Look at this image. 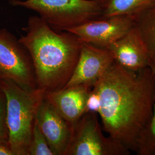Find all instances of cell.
Segmentation results:
<instances>
[{"instance_id":"6da1fadb","label":"cell","mask_w":155,"mask_h":155,"mask_svg":"<svg viewBox=\"0 0 155 155\" xmlns=\"http://www.w3.org/2000/svg\"><path fill=\"white\" fill-rule=\"evenodd\" d=\"M92 89L99 97L104 130L136 152L155 105V76L150 68L134 71L114 61Z\"/></svg>"},{"instance_id":"7a4b0ae2","label":"cell","mask_w":155,"mask_h":155,"mask_svg":"<svg viewBox=\"0 0 155 155\" xmlns=\"http://www.w3.org/2000/svg\"><path fill=\"white\" fill-rule=\"evenodd\" d=\"M19 41L31 55L39 89L45 93L63 89L72 75L82 43L68 31H57L40 17L28 19Z\"/></svg>"},{"instance_id":"3957f363","label":"cell","mask_w":155,"mask_h":155,"mask_svg":"<svg viewBox=\"0 0 155 155\" xmlns=\"http://www.w3.org/2000/svg\"><path fill=\"white\" fill-rule=\"evenodd\" d=\"M0 90L5 97L8 145L13 155H28L36 112L45 90L22 89L4 78L0 79Z\"/></svg>"},{"instance_id":"277c9868","label":"cell","mask_w":155,"mask_h":155,"mask_svg":"<svg viewBox=\"0 0 155 155\" xmlns=\"http://www.w3.org/2000/svg\"><path fill=\"white\" fill-rule=\"evenodd\" d=\"M12 5L36 12L57 31L102 17L104 5L97 0H10Z\"/></svg>"},{"instance_id":"5b68a950","label":"cell","mask_w":155,"mask_h":155,"mask_svg":"<svg viewBox=\"0 0 155 155\" xmlns=\"http://www.w3.org/2000/svg\"><path fill=\"white\" fill-rule=\"evenodd\" d=\"M122 143L102 133L97 113L86 112L72 129L66 155H129Z\"/></svg>"},{"instance_id":"8992f818","label":"cell","mask_w":155,"mask_h":155,"mask_svg":"<svg viewBox=\"0 0 155 155\" xmlns=\"http://www.w3.org/2000/svg\"><path fill=\"white\" fill-rule=\"evenodd\" d=\"M0 76L11 80L22 89L38 88L28 50L6 29H0Z\"/></svg>"},{"instance_id":"52a82bcc","label":"cell","mask_w":155,"mask_h":155,"mask_svg":"<svg viewBox=\"0 0 155 155\" xmlns=\"http://www.w3.org/2000/svg\"><path fill=\"white\" fill-rule=\"evenodd\" d=\"M135 25V18L125 15L101 17L68 29L83 42L106 48Z\"/></svg>"},{"instance_id":"ba28073f","label":"cell","mask_w":155,"mask_h":155,"mask_svg":"<svg viewBox=\"0 0 155 155\" xmlns=\"http://www.w3.org/2000/svg\"><path fill=\"white\" fill-rule=\"evenodd\" d=\"M114 62L107 49L82 43L77 63L64 87L81 84L93 87Z\"/></svg>"},{"instance_id":"9c48e42d","label":"cell","mask_w":155,"mask_h":155,"mask_svg":"<svg viewBox=\"0 0 155 155\" xmlns=\"http://www.w3.org/2000/svg\"><path fill=\"white\" fill-rule=\"evenodd\" d=\"M35 120L55 155H66L72 129L45 95L38 107Z\"/></svg>"},{"instance_id":"30bf717a","label":"cell","mask_w":155,"mask_h":155,"mask_svg":"<svg viewBox=\"0 0 155 155\" xmlns=\"http://www.w3.org/2000/svg\"><path fill=\"white\" fill-rule=\"evenodd\" d=\"M106 49L116 63L127 70L138 71L149 67L148 51L136 25Z\"/></svg>"},{"instance_id":"8fae6325","label":"cell","mask_w":155,"mask_h":155,"mask_svg":"<svg viewBox=\"0 0 155 155\" xmlns=\"http://www.w3.org/2000/svg\"><path fill=\"white\" fill-rule=\"evenodd\" d=\"M92 87L86 85H75L45 93L57 111L73 129L86 113V104Z\"/></svg>"},{"instance_id":"7c38bea8","label":"cell","mask_w":155,"mask_h":155,"mask_svg":"<svg viewBox=\"0 0 155 155\" xmlns=\"http://www.w3.org/2000/svg\"><path fill=\"white\" fill-rule=\"evenodd\" d=\"M155 8V0H109L102 17L125 15L134 18Z\"/></svg>"},{"instance_id":"4fadbf2b","label":"cell","mask_w":155,"mask_h":155,"mask_svg":"<svg viewBox=\"0 0 155 155\" xmlns=\"http://www.w3.org/2000/svg\"><path fill=\"white\" fill-rule=\"evenodd\" d=\"M135 25L144 40L150 58L155 59V8L135 18Z\"/></svg>"},{"instance_id":"5bb4252c","label":"cell","mask_w":155,"mask_h":155,"mask_svg":"<svg viewBox=\"0 0 155 155\" xmlns=\"http://www.w3.org/2000/svg\"><path fill=\"white\" fill-rule=\"evenodd\" d=\"M149 67L155 76V59L150 58ZM136 152L139 155H155V103L150 123L138 140Z\"/></svg>"},{"instance_id":"9a60e30c","label":"cell","mask_w":155,"mask_h":155,"mask_svg":"<svg viewBox=\"0 0 155 155\" xmlns=\"http://www.w3.org/2000/svg\"><path fill=\"white\" fill-rule=\"evenodd\" d=\"M28 155H55L50 148L47 139L36 122L34 123L32 136L28 149Z\"/></svg>"},{"instance_id":"2e32d148","label":"cell","mask_w":155,"mask_h":155,"mask_svg":"<svg viewBox=\"0 0 155 155\" xmlns=\"http://www.w3.org/2000/svg\"><path fill=\"white\" fill-rule=\"evenodd\" d=\"M0 143L8 144V130L6 121V99L0 90Z\"/></svg>"},{"instance_id":"e0dca14e","label":"cell","mask_w":155,"mask_h":155,"mask_svg":"<svg viewBox=\"0 0 155 155\" xmlns=\"http://www.w3.org/2000/svg\"><path fill=\"white\" fill-rule=\"evenodd\" d=\"M100 109V99L97 93L91 88L89 92L86 104V112L97 113Z\"/></svg>"},{"instance_id":"ac0fdd59","label":"cell","mask_w":155,"mask_h":155,"mask_svg":"<svg viewBox=\"0 0 155 155\" xmlns=\"http://www.w3.org/2000/svg\"><path fill=\"white\" fill-rule=\"evenodd\" d=\"M0 155H13L8 144L0 143Z\"/></svg>"},{"instance_id":"d6986e66","label":"cell","mask_w":155,"mask_h":155,"mask_svg":"<svg viewBox=\"0 0 155 155\" xmlns=\"http://www.w3.org/2000/svg\"><path fill=\"white\" fill-rule=\"evenodd\" d=\"M97 1H100V2H101V3H102V4L105 5L106 4V3H107L109 0H97Z\"/></svg>"},{"instance_id":"ffe728a7","label":"cell","mask_w":155,"mask_h":155,"mask_svg":"<svg viewBox=\"0 0 155 155\" xmlns=\"http://www.w3.org/2000/svg\"><path fill=\"white\" fill-rule=\"evenodd\" d=\"M1 76H0V79H1Z\"/></svg>"}]
</instances>
